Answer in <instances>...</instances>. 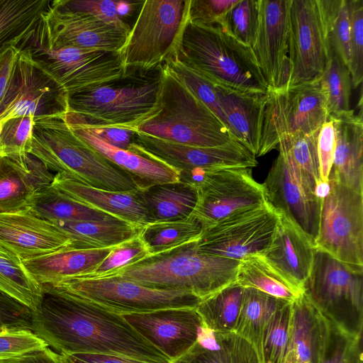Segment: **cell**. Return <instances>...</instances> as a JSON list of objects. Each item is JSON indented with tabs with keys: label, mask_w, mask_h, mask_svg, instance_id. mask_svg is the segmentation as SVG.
Returning a JSON list of instances; mask_svg holds the SVG:
<instances>
[{
	"label": "cell",
	"mask_w": 363,
	"mask_h": 363,
	"mask_svg": "<svg viewBox=\"0 0 363 363\" xmlns=\"http://www.w3.org/2000/svg\"><path fill=\"white\" fill-rule=\"evenodd\" d=\"M42 286L43 298L32 311L30 329L58 353H96L172 363L122 315L50 286Z\"/></svg>",
	"instance_id": "6da1fadb"
},
{
	"label": "cell",
	"mask_w": 363,
	"mask_h": 363,
	"mask_svg": "<svg viewBox=\"0 0 363 363\" xmlns=\"http://www.w3.org/2000/svg\"><path fill=\"white\" fill-rule=\"evenodd\" d=\"M196 240L148 256L115 275L148 288L186 291L201 299L236 282L240 261L201 252Z\"/></svg>",
	"instance_id": "7a4b0ae2"
},
{
	"label": "cell",
	"mask_w": 363,
	"mask_h": 363,
	"mask_svg": "<svg viewBox=\"0 0 363 363\" xmlns=\"http://www.w3.org/2000/svg\"><path fill=\"white\" fill-rule=\"evenodd\" d=\"M29 154L50 171L94 188L119 192L138 190L123 169L77 138L62 116L34 118Z\"/></svg>",
	"instance_id": "3957f363"
},
{
	"label": "cell",
	"mask_w": 363,
	"mask_h": 363,
	"mask_svg": "<svg viewBox=\"0 0 363 363\" xmlns=\"http://www.w3.org/2000/svg\"><path fill=\"white\" fill-rule=\"evenodd\" d=\"M173 58L213 84L246 92H268L252 48L217 23L202 25L188 20Z\"/></svg>",
	"instance_id": "277c9868"
},
{
	"label": "cell",
	"mask_w": 363,
	"mask_h": 363,
	"mask_svg": "<svg viewBox=\"0 0 363 363\" xmlns=\"http://www.w3.org/2000/svg\"><path fill=\"white\" fill-rule=\"evenodd\" d=\"M161 69V109L135 132L200 147L219 146L230 141V133L213 113L166 63Z\"/></svg>",
	"instance_id": "5b68a950"
},
{
	"label": "cell",
	"mask_w": 363,
	"mask_h": 363,
	"mask_svg": "<svg viewBox=\"0 0 363 363\" xmlns=\"http://www.w3.org/2000/svg\"><path fill=\"white\" fill-rule=\"evenodd\" d=\"M145 79L125 84L116 82L70 96L68 109L90 125L131 130L161 109L162 69Z\"/></svg>",
	"instance_id": "8992f818"
},
{
	"label": "cell",
	"mask_w": 363,
	"mask_h": 363,
	"mask_svg": "<svg viewBox=\"0 0 363 363\" xmlns=\"http://www.w3.org/2000/svg\"><path fill=\"white\" fill-rule=\"evenodd\" d=\"M189 0H146L121 50L126 77L172 58L189 20Z\"/></svg>",
	"instance_id": "52a82bcc"
},
{
	"label": "cell",
	"mask_w": 363,
	"mask_h": 363,
	"mask_svg": "<svg viewBox=\"0 0 363 363\" xmlns=\"http://www.w3.org/2000/svg\"><path fill=\"white\" fill-rule=\"evenodd\" d=\"M42 20L43 18L25 46L68 98L126 77L121 52L50 47L45 40Z\"/></svg>",
	"instance_id": "ba28073f"
},
{
	"label": "cell",
	"mask_w": 363,
	"mask_h": 363,
	"mask_svg": "<svg viewBox=\"0 0 363 363\" xmlns=\"http://www.w3.org/2000/svg\"><path fill=\"white\" fill-rule=\"evenodd\" d=\"M363 274H355L316 249L304 294L314 307L343 331L362 335Z\"/></svg>",
	"instance_id": "9c48e42d"
},
{
	"label": "cell",
	"mask_w": 363,
	"mask_h": 363,
	"mask_svg": "<svg viewBox=\"0 0 363 363\" xmlns=\"http://www.w3.org/2000/svg\"><path fill=\"white\" fill-rule=\"evenodd\" d=\"M48 286L120 315L196 308L201 300L186 291L148 288L118 275L74 277Z\"/></svg>",
	"instance_id": "30bf717a"
},
{
	"label": "cell",
	"mask_w": 363,
	"mask_h": 363,
	"mask_svg": "<svg viewBox=\"0 0 363 363\" xmlns=\"http://www.w3.org/2000/svg\"><path fill=\"white\" fill-rule=\"evenodd\" d=\"M179 181L196 188L198 200L191 216L203 229L237 212L268 203L252 168L193 169L179 172Z\"/></svg>",
	"instance_id": "8fae6325"
},
{
	"label": "cell",
	"mask_w": 363,
	"mask_h": 363,
	"mask_svg": "<svg viewBox=\"0 0 363 363\" xmlns=\"http://www.w3.org/2000/svg\"><path fill=\"white\" fill-rule=\"evenodd\" d=\"M329 120L326 94L320 79L267 94L257 157L278 147L284 138L311 133Z\"/></svg>",
	"instance_id": "7c38bea8"
},
{
	"label": "cell",
	"mask_w": 363,
	"mask_h": 363,
	"mask_svg": "<svg viewBox=\"0 0 363 363\" xmlns=\"http://www.w3.org/2000/svg\"><path fill=\"white\" fill-rule=\"evenodd\" d=\"M329 182L330 191L321 201L315 248L363 274V194Z\"/></svg>",
	"instance_id": "4fadbf2b"
},
{
	"label": "cell",
	"mask_w": 363,
	"mask_h": 363,
	"mask_svg": "<svg viewBox=\"0 0 363 363\" xmlns=\"http://www.w3.org/2000/svg\"><path fill=\"white\" fill-rule=\"evenodd\" d=\"M68 96L24 45L12 69L0 104V124L23 116L59 117L68 109Z\"/></svg>",
	"instance_id": "5bb4252c"
},
{
	"label": "cell",
	"mask_w": 363,
	"mask_h": 363,
	"mask_svg": "<svg viewBox=\"0 0 363 363\" xmlns=\"http://www.w3.org/2000/svg\"><path fill=\"white\" fill-rule=\"evenodd\" d=\"M280 213L269 203L232 214L203 230L196 241L203 253L242 261L270 247Z\"/></svg>",
	"instance_id": "9a60e30c"
},
{
	"label": "cell",
	"mask_w": 363,
	"mask_h": 363,
	"mask_svg": "<svg viewBox=\"0 0 363 363\" xmlns=\"http://www.w3.org/2000/svg\"><path fill=\"white\" fill-rule=\"evenodd\" d=\"M278 148L279 154L262 184L267 202L314 242L318 232L322 201L315 195L316 184L297 168L282 143Z\"/></svg>",
	"instance_id": "2e32d148"
},
{
	"label": "cell",
	"mask_w": 363,
	"mask_h": 363,
	"mask_svg": "<svg viewBox=\"0 0 363 363\" xmlns=\"http://www.w3.org/2000/svg\"><path fill=\"white\" fill-rule=\"evenodd\" d=\"M288 88L320 79L329 55L317 0H291Z\"/></svg>",
	"instance_id": "e0dca14e"
},
{
	"label": "cell",
	"mask_w": 363,
	"mask_h": 363,
	"mask_svg": "<svg viewBox=\"0 0 363 363\" xmlns=\"http://www.w3.org/2000/svg\"><path fill=\"white\" fill-rule=\"evenodd\" d=\"M128 150L158 160L179 173L197 169L252 168L258 164L256 157L233 138L222 145L200 147L135 132Z\"/></svg>",
	"instance_id": "ac0fdd59"
},
{
	"label": "cell",
	"mask_w": 363,
	"mask_h": 363,
	"mask_svg": "<svg viewBox=\"0 0 363 363\" xmlns=\"http://www.w3.org/2000/svg\"><path fill=\"white\" fill-rule=\"evenodd\" d=\"M291 3V0H258V28L252 50L268 91L285 90L288 87Z\"/></svg>",
	"instance_id": "d6986e66"
},
{
	"label": "cell",
	"mask_w": 363,
	"mask_h": 363,
	"mask_svg": "<svg viewBox=\"0 0 363 363\" xmlns=\"http://www.w3.org/2000/svg\"><path fill=\"white\" fill-rule=\"evenodd\" d=\"M42 23L45 43L52 48L121 52L130 30L92 16L67 11L55 0L51 1Z\"/></svg>",
	"instance_id": "ffe728a7"
},
{
	"label": "cell",
	"mask_w": 363,
	"mask_h": 363,
	"mask_svg": "<svg viewBox=\"0 0 363 363\" xmlns=\"http://www.w3.org/2000/svg\"><path fill=\"white\" fill-rule=\"evenodd\" d=\"M122 315L172 362L196 344L203 328L196 308H167Z\"/></svg>",
	"instance_id": "44dd1931"
},
{
	"label": "cell",
	"mask_w": 363,
	"mask_h": 363,
	"mask_svg": "<svg viewBox=\"0 0 363 363\" xmlns=\"http://www.w3.org/2000/svg\"><path fill=\"white\" fill-rule=\"evenodd\" d=\"M72 133L84 143L123 169L138 190L179 181V172L148 156L114 147L104 140L79 114L67 111L62 116Z\"/></svg>",
	"instance_id": "7402d4cb"
},
{
	"label": "cell",
	"mask_w": 363,
	"mask_h": 363,
	"mask_svg": "<svg viewBox=\"0 0 363 363\" xmlns=\"http://www.w3.org/2000/svg\"><path fill=\"white\" fill-rule=\"evenodd\" d=\"M0 241L22 259L55 252L70 240L53 223L34 214L29 208L0 213Z\"/></svg>",
	"instance_id": "603a6c76"
},
{
	"label": "cell",
	"mask_w": 363,
	"mask_h": 363,
	"mask_svg": "<svg viewBox=\"0 0 363 363\" xmlns=\"http://www.w3.org/2000/svg\"><path fill=\"white\" fill-rule=\"evenodd\" d=\"M314 242L281 214L269 248L261 256L289 283L304 292L315 252Z\"/></svg>",
	"instance_id": "cb8c5ba5"
},
{
	"label": "cell",
	"mask_w": 363,
	"mask_h": 363,
	"mask_svg": "<svg viewBox=\"0 0 363 363\" xmlns=\"http://www.w3.org/2000/svg\"><path fill=\"white\" fill-rule=\"evenodd\" d=\"M51 185L79 203L138 228L150 223L138 190L125 192L103 190L58 174H55Z\"/></svg>",
	"instance_id": "d4e9b609"
},
{
	"label": "cell",
	"mask_w": 363,
	"mask_h": 363,
	"mask_svg": "<svg viewBox=\"0 0 363 363\" xmlns=\"http://www.w3.org/2000/svg\"><path fill=\"white\" fill-rule=\"evenodd\" d=\"M335 130V149L328 180L363 194L362 110L330 116Z\"/></svg>",
	"instance_id": "484cf974"
},
{
	"label": "cell",
	"mask_w": 363,
	"mask_h": 363,
	"mask_svg": "<svg viewBox=\"0 0 363 363\" xmlns=\"http://www.w3.org/2000/svg\"><path fill=\"white\" fill-rule=\"evenodd\" d=\"M214 85L217 99L229 123L233 138L257 158L267 93L246 92L222 84Z\"/></svg>",
	"instance_id": "4316f807"
},
{
	"label": "cell",
	"mask_w": 363,
	"mask_h": 363,
	"mask_svg": "<svg viewBox=\"0 0 363 363\" xmlns=\"http://www.w3.org/2000/svg\"><path fill=\"white\" fill-rule=\"evenodd\" d=\"M113 247L76 249L67 246L22 262L40 284L52 285L67 279L92 274Z\"/></svg>",
	"instance_id": "83f0119b"
},
{
	"label": "cell",
	"mask_w": 363,
	"mask_h": 363,
	"mask_svg": "<svg viewBox=\"0 0 363 363\" xmlns=\"http://www.w3.org/2000/svg\"><path fill=\"white\" fill-rule=\"evenodd\" d=\"M172 363L262 362L252 345L235 333H216L203 326L196 344Z\"/></svg>",
	"instance_id": "f1b7e54d"
},
{
	"label": "cell",
	"mask_w": 363,
	"mask_h": 363,
	"mask_svg": "<svg viewBox=\"0 0 363 363\" xmlns=\"http://www.w3.org/2000/svg\"><path fill=\"white\" fill-rule=\"evenodd\" d=\"M324 320L304 292L292 302L290 342L285 359L291 363H319Z\"/></svg>",
	"instance_id": "f546056e"
},
{
	"label": "cell",
	"mask_w": 363,
	"mask_h": 363,
	"mask_svg": "<svg viewBox=\"0 0 363 363\" xmlns=\"http://www.w3.org/2000/svg\"><path fill=\"white\" fill-rule=\"evenodd\" d=\"M70 240L76 249L114 247L139 235L141 228L117 218L107 220H66L51 222Z\"/></svg>",
	"instance_id": "4dcf8cb0"
},
{
	"label": "cell",
	"mask_w": 363,
	"mask_h": 363,
	"mask_svg": "<svg viewBox=\"0 0 363 363\" xmlns=\"http://www.w3.org/2000/svg\"><path fill=\"white\" fill-rule=\"evenodd\" d=\"M138 192L150 223L188 218L198 200L196 188L179 181L156 184Z\"/></svg>",
	"instance_id": "1f68e13d"
},
{
	"label": "cell",
	"mask_w": 363,
	"mask_h": 363,
	"mask_svg": "<svg viewBox=\"0 0 363 363\" xmlns=\"http://www.w3.org/2000/svg\"><path fill=\"white\" fill-rule=\"evenodd\" d=\"M50 4V0H0V54L24 43Z\"/></svg>",
	"instance_id": "d6a6232c"
},
{
	"label": "cell",
	"mask_w": 363,
	"mask_h": 363,
	"mask_svg": "<svg viewBox=\"0 0 363 363\" xmlns=\"http://www.w3.org/2000/svg\"><path fill=\"white\" fill-rule=\"evenodd\" d=\"M0 292L32 311L40 305L43 286L29 273L22 259L0 241Z\"/></svg>",
	"instance_id": "836d02e7"
},
{
	"label": "cell",
	"mask_w": 363,
	"mask_h": 363,
	"mask_svg": "<svg viewBox=\"0 0 363 363\" xmlns=\"http://www.w3.org/2000/svg\"><path fill=\"white\" fill-rule=\"evenodd\" d=\"M28 207L37 216L50 222L101 221L116 218L68 198L52 185L36 191L32 195Z\"/></svg>",
	"instance_id": "e575fe53"
},
{
	"label": "cell",
	"mask_w": 363,
	"mask_h": 363,
	"mask_svg": "<svg viewBox=\"0 0 363 363\" xmlns=\"http://www.w3.org/2000/svg\"><path fill=\"white\" fill-rule=\"evenodd\" d=\"M286 302L255 289L244 288L234 333L251 343L260 359L264 328L276 310Z\"/></svg>",
	"instance_id": "d590c367"
},
{
	"label": "cell",
	"mask_w": 363,
	"mask_h": 363,
	"mask_svg": "<svg viewBox=\"0 0 363 363\" xmlns=\"http://www.w3.org/2000/svg\"><path fill=\"white\" fill-rule=\"evenodd\" d=\"M237 282L273 297L294 302L302 294L260 255H252L240 261Z\"/></svg>",
	"instance_id": "8d00e7d4"
},
{
	"label": "cell",
	"mask_w": 363,
	"mask_h": 363,
	"mask_svg": "<svg viewBox=\"0 0 363 363\" xmlns=\"http://www.w3.org/2000/svg\"><path fill=\"white\" fill-rule=\"evenodd\" d=\"M39 189L21 157H0V213L28 208Z\"/></svg>",
	"instance_id": "74e56055"
},
{
	"label": "cell",
	"mask_w": 363,
	"mask_h": 363,
	"mask_svg": "<svg viewBox=\"0 0 363 363\" xmlns=\"http://www.w3.org/2000/svg\"><path fill=\"white\" fill-rule=\"evenodd\" d=\"M244 287L237 281L201 300L196 310L203 326L216 333H231L240 314Z\"/></svg>",
	"instance_id": "f35d334b"
},
{
	"label": "cell",
	"mask_w": 363,
	"mask_h": 363,
	"mask_svg": "<svg viewBox=\"0 0 363 363\" xmlns=\"http://www.w3.org/2000/svg\"><path fill=\"white\" fill-rule=\"evenodd\" d=\"M203 230L202 223L191 216L180 220L148 223L140 228L139 237L152 256L196 240Z\"/></svg>",
	"instance_id": "ab89813d"
},
{
	"label": "cell",
	"mask_w": 363,
	"mask_h": 363,
	"mask_svg": "<svg viewBox=\"0 0 363 363\" xmlns=\"http://www.w3.org/2000/svg\"><path fill=\"white\" fill-rule=\"evenodd\" d=\"M328 55L333 53L348 67L350 0H317Z\"/></svg>",
	"instance_id": "60d3db41"
},
{
	"label": "cell",
	"mask_w": 363,
	"mask_h": 363,
	"mask_svg": "<svg viewBox=\"0 0 363 363\" xmlns=\"http://www.w3.org/2000/svg\"><path fill=\"white\" fill-rule=\"evenodd\" d=\"M292 302L279 306L266 323L262 337V363H284L290 342Z\"/></svg>",
	"instance_id": "b9f144b4"
},
{
	"label": "cell",
	"mask_w": 363,
	"mask_h": 363,
	"mask_svg": "<svg viewBox=\"0 0 363 363\" xmlns=\"http://www.w3.org/2000/svg\"><path fill=\"white\" fill-rule=\"evenodd\" d=\"M324 319L319 363H363L362 335H350Z\"/></svg>",
	"instance_id": "7bdbcfd3"
},
{
	"label": "cell",
	"mask_w": 363,
	"mask_h": 363,
	"mask_svg": "<svg viewBox=\"0 0 363 363\" xmlns=\"http://www.w3.org/2000/svg\"><path fill=\"white\" fill-rule=\"evenodd\" d=\"M320 82L326 94V105L330 116L348 112L352 88L348 67L333 53L329 54V60Z\"/></svg>",
	"instance_id": "ee69618b"
},
{
	"label": "cell",
	"mask_w": 363,
	"mask_h": 363,
	"mask_svg": "<svg viewBox=\"0 0 363 363\" xmlns=\"http://www.w3.org/2000/svg\"><path fill=\"white\" fill-rule=\"evenodd\" d=\"M258 21V0H239L217 24L232 38L252 48L257 37Z\"/></svg>",
	"instance_id": "f6af8a7d"
},
{
	"label": "cell",
	"mask_w": 363,
	"mask_h": 363,
	"mask_svg": "<svg viewBox=\"0 0 363 363\" xmlns=\"http://www.w3.org/2000/svg\"><path fill=\"white\" fill-rule=\"evenodd\" d=\"M319 130L311 133H297L280 141L297 168L316 184L322 181L317 147Z\"/></svg>",
	"instance_id": "bcb514c9"
},
{
	"label": "cell",
	"mask_w": 363,
	"mask_h": 363,
	"mask_svg": "<svg viewBox=\"0 0 363 363\" xmlns=\"http://www.w3.org/2000/svg\"><path fill=\"white\" fill-rule=\"evenodd\" d=\"M174 74L199 99L228 130L231 128L217 99L215 85L197 72L180 63L175 58L165 62Z\"/></svg>",
	"instance_id": "7dc6e473"
},
{
	"label": "cell",
	"mask_w": 363,
	"mask_h": 363,
	"mask_svg": "<svg viewBox=\"0 0 363 363\" xmlns=\"http://www.w3.org/2000/svg\"><path fill=\"white\" fill-rule=\"evenodd\" d=\"M149 256L148 251L139 237L114 246L94 272L84 277H105L118 274L123 268Z\"/></svg>",
	"instance_id": "c3c4849f"
},
{
	"label": "cell",
	"mask_w": 363,
	"mask_h": 363,
	"mask_svg": "<svg viewBox=\"0 0 363 363\" xmlns=\"http://www.w3.org/2000/svg\"><path fill=\"white\" fill-rule=\"evenodd\" d=\"M34 118L23 116L6 121L1 125L0 150L3 157L29 154Z\"/></svg>",
	"instance_id": "681fc988"
},
{
	"label": "cell",
	"mask_w": 363,
	"mask_h": 363,
	"mask_svg": "<svg viewBox=\"0 0 363 363\" xmlns=\"http://www.w3.org/2000/svg\"><path fill=\"white\" fill-rule=\"evenodd\" d=\"M350 34L348 68L352 88L363 79V0H350Z\"/></svg>",
	"instance_id": "f907efd6"
},
{
	"label": "cell",
	"mask_w": 363,
	"mask_h": 363,
	"mask_svg": "<svg viewBox=\"0 0 363 363\" xmlns=\"http://www.w3.org/2000/svg\"><path fill=\"white\" fill-rule=\"evenodd\" d=\"M48 347V344L30 329H0V361L21 357Z\"/></svg>",
	"instance_id": "816d5d0a"
},
{
	"label": "cell",
	"mask_w": 363,
	"mask_h": 363,
	"mask_svg": "<svg viewBox=\"0 0 363 363\" xmlns=\"http://www.w3.org/2000/svg\"><path fill=\"white\" fill-rule=\"evenodd\" d=\"M62 8L74 13L92 16L102 21L130 30L118 13V3L111 0H55Z\"/></svg>",
	"instance_id": "f5cc1de1"
},
{
	"label": "cell",
	"mask_w": 363,
	"mask_h": 363,
	"mask_svg": "<svg viewBox=\"0 0 363 363\" xmlns=\"http://www.w3.org/2000/svg\"><path fill=\"white\" fill-rule=\"evenodd\" d=\"M239 0H189V21L202 25H213Z\"/></svg>",
	"instance_id": "db71d44e"
},
{
	"label": "cell",
	"mask_w": 363,
	"mask_h": 363,
	"mask_svg": "<svg viewBox=\"0 0 363 363\" xmlns=\"http://www.w3.org/2000/svg\"><path fill=\"white\" fill-rule=\"evenodd\" d=\"M32 310L0 292V329H30Z\"/></svg>",
	"instance_id": "11a10c76"
},
{
	"label": "cell",
	"mask_w": 363,
	"mask_h": 363,
	"mask_svg": "<svg viewBox=\"0 0 363 363\" xmlns=\"http://www.w3.org/2000/svg\"><path fill=\"white\" fill-rule=\"evenodd\" d=\"M317 147L320 179L328 182L335 149V130L332 120L329 119L320 127Z\"/></svg>",
	"instance_id": "9f6ffc18"
},
{
	"label": "cell",
	"mask_w": 363,
	"mask_h": 363,
	"mask_svg": "<svg viewBox=\"0 0 363 363\" xmlns=\"http://www.w3.org/2000/svg\"><path fill=\"white\" fill-rule=\"evenodd\" d=\"M87 124L91 127L104 140L114 147L128 150L133 142L135 134V131L133 130L99 125Z\"/></svg>",
	"instance_id": "6f0895ef"
},
{
	"label": "cell",
	"mask_w": 363,
	"mask_h": 363,
	"mask_svg": "<svg viewBox=\"0 0 363 363\" xmlns=\"http://www.w3.org/2000/svg\"><path fill=\"white\" fill-rule=\"evenodd\" d=\"M60 354L65 363H148L130 357L104 354L76 353Z\"/></svg>",
	"instance_id": "680465c9"
},
{
	"label": "cell",
	"mask_w": 363,
	"mask_h": 363,
	"mask_svg": "<svg viewBox=\"0 0 363 363\" xmlns=\"http://www.w3.org/2000/svg\"><path fill=\"white\" fill-rule=\"evenodd\" d=\"M21 46L9 48L0 54V104L6 94Z\"/></svg>",
	"instance_id": "91938a15"
},
{
	"label": "cell",
	"mask_w": 363,
	"mask_h": 363,
	"mask_svg": "<svg viewBox=\"0 0 363 363\" xmlns=\"http://www.w3.org/2000/svg\"><path fill=\"white\" fill-rule=\"evenodd\" d=\"M0 363H65L62 355L48 347L29 354L0 361Z\"/></svg>",
	"instance_id": "94428289"
},
{
	"label": "cell",
	"mask_w": 363,
	"mask_h": 363,
	"mask_svg": "<svg viewBox=\"0 0 363 363\" xmlns=\"http://www.w3.org/2000/svg\"><path fill=\"white\" fill-rule=\"evenodd\" d=\"M284 363H291V362H290L289 361H288V360L285 359Z\"/></svg>",
	"instance_id": "6125c7cd"
},
{
	"label": "cell",
	"mask_w": 363,
	"mask_h": 363,
	"mask_svg": "<svg viewBox=\"0 0 363 363\" xmlns=\"http://www.w3.org/2000/svg\"><path fill=\"white\" fill-rule=\"evenodd\" d=\"M1 156H2V155H1V150H0V157H1Z\"/></svg>",
	"instance_id": "be15d7a7"
}]
</instances>
